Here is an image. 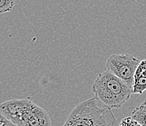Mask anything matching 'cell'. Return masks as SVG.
<instances>
[{
	"mask_svg": "<svg viewBox=\"0 0 146 126\" xmlns=\"http://www.w3.org/2000/svg\"><path fill=\"white\" fill-rule=\"evenodd\" d=\"M0 112L17 126H52L48 113L29 98L1 103Z\"/></svg>",
	"mask_w": 146,
	"mask_h": 126,
	"instance_id": "cell-1",
	"label": "cell"
},
{
	"mask_svg": "<svg viewBox=\"0 0 146 126\" xmlns=\"http://www.w3.org/2000/svg\"><path fill=\"white\" fill-rule=\"evenodd\" d=\"M116 117L111 109L93 97L78 104L63 126H114Z\"/></svg>",
	"mask_w": 146,
	"mask_h": 126,
	"instance_id": "cell-2",
	"label": "cell"
},
{
	"mask_svg": "<svg viewBox=\"0 0 146 126\" xmlns=\"http://www.w3.org/2000/svg\"><path fill=\"white\" fill-rule=\"evenodd\" d=\"M92 91L95 98L112 110L124 105L129 99L133 88L107 70L98 75L92 86Z\"/></svg>",
	"mask_w": 146,
	"mask_h": 126,
	"instance_id": "cell-3",
	"label": "cell"
},
{
	"mask_svg": "<svg viewBox=\"0 0 146 126\" xmlns=\"http://www.w3.org/2000/svg\"><path fill=\"white\" fill-rule=\"evenodd\" d=\"M141 60L129 54H113L107 59V70L133 88L134 76Z\"/></svg>",
	"mask_w": 146,
	"mask_h": 126,
	"instance_id": "cell-4",
	"label": "cell"
},
{
	"mask_svg": "<svg viewBox=\"0 0 146 126\" xmlns=\"http://www.w3.org/2000/svg\"><path fill=\"white\" fill-rule=\"evenodd\" d=\"M146 91V59L141 60L134 76V94H142Z\"/></svg>",
	"mask_w": 146,
	"mask_h": 126,
	"instance_id": "cell-5",
	"label": "cell"
},
{
	"mask_svg": "<svg viewBox=\"0 0 146 126\" xmlns=\"http://www.w3.org/2000/svg\"><path fill=\"white\" fill-rule=\"evenodd\" d=\"M132 117L143 126H146V99L132 111Z\"/></svg>",
	"mask_w": 146,
	"mask_h": 126,
	"instance_id": "cell-6",
	"label": "cell"
},
{
	"mask_svg": "<svg viewBox=\"0 0 146 126\" xmlns=\"http://www.w3.org/2000/svg\"><path fill=\"white\" fill-rule=\"evenodd\" d=\"M15 4V0H0V15L11 12Z\"/></svg>",
	"mask_w": 146,
	"mask_h": 126,
	"instance_id": "cell-7",
	"label": "cell"
},
{
	"mask_svg": "<svg viewBox=\"0 0 146 126\" xmlns=\"http://www.w3.org/2000/svg\"><path fill=\"white\" fill-rule=\"evenodd\" d=\"M119 126H143L141 124L132 118V117H126L123 118Z\"/></svg>",
	"mask_w": 146,
	"mask_h": 126,
	"instance_id": "cell-8",
	"label": "cell"
},
{
	"mask_svg": "<svg viewBox=\"0 0 146 126\" xmlns=\"http://www.w3.org/2000/svg\"><path fill=\"white\" fill-rule=\"evenodd\" d=\"M0 126H17L0 112Z\"/></svg>",
	"mask_w": 146,
	"mask_h": 126,
	"instance_id": "cell-9",
	"label": "cell"
}]
</instances>
